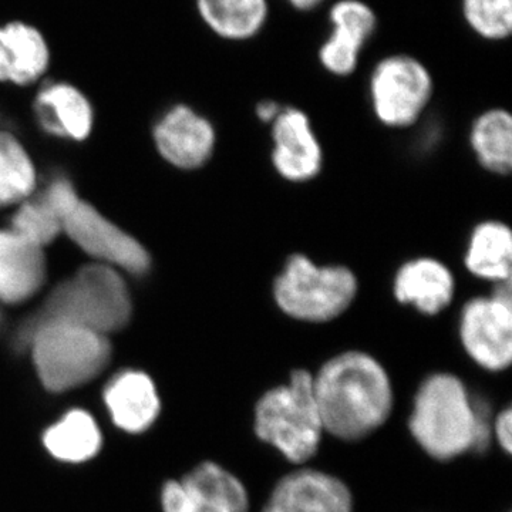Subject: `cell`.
Here are the masks:
<instances>
[{"label":"cell","instance_id":"1","mask_svg":"<svg viewBox=\"0 0 512 512\" xmlns=\"http://www.w3.org/2000/svg\"><path fill=\"white\" fill-rule=\"evenodd\" d=\"M323 430L340 440L365 439L389 419L390 377L375 357L359 350L339 353L313 376Z\"/></svg>","mask_w":512,"mask_h":512},{"label":"cell","instance_id":"2","mask_svg":"<svg viewBox=\"0 0 512 512\" xmlns=\"http://www.w3.org/2000/svg\"><path fill=\"white\" fill-rule=\"evenodd\" d=\"M409 426L419 446L440 461L484 450L493 433L484 404L470 396L457 376L448 373H436L421 383Z\"/></svg>","mask_w":512,"mask_h":512},{"label":"cell","instance_id":"3","mask_svg":"<svg viewBox=\"0 0 512 512\" xmlns=\"http://www.w3.org/2000/svg\"><path fill=\"white\" fill-rule=\"evenodd\" d=\"M130 316V293L123 278L109 265H87L50 292L26 332L60 320L107 336L123 329Z\"/></svg>","mask_w":512,"mask_h":512},{"label":"cell","instance_id":"4","mask_svg":"<svg viewBox=\"0 0 512 512\" xmlns=\"http://www.w3.org/2000/svg\"><path fill=\"white\" fill-rule=\"evenodd\" d=\"M359 295V279L349 266L318 264L305 254H292L275 276L272 296L288 318L326 323L350 309Z\"/></svg>","mask_w":512,"mask_h":512},{"label":"cell","instance_id":"5","mask_svg":"<svg viewBox=\"0 0 512 512\" xmlns=\"http://www.w3.org/2000/svg\"><path fill=\"white\" fill-rule=\"evenodd\" d=\"M254 429L291 463L311 460L325 431L311 373L295 370L288 384L266 392L256 403Z\"/></svg>","mask_w":512,"mask_h":512},{"label":"cell","instance_id":"6","mask_svg":"<svg viewBox=\"0 0 512 512\" xmlns=\"http://www.w3.org/2000/svg\"><path fill=\"white\" fill-rule=\"evenodd\" d=\"M28 335L37 376L50 392L82 386L109 365V339L94 330L53 320L40 323Z\"/></svg>","mask_w":512,"mask_h":512},{"label":"cell","instance_id":"7","mask_svg":"<svg viewBox=\"0 0 512 512\" xmlns=\"http://www.w3.org/2000/svg\"><path fill=\"white\" fill-rule=\"evenodd\" d=\"M433 94V76L414 56L397 53L383 57L370 73V107L384 127L403 130L419 123Z\"/></svg>","mask_w":512,"mask_h":512},{"label":"cell","instance_id":"8","mask_svg":"<svg viewBox=\"0 0 512 512\" xmlns=\"http://www.w3.org/2000/svg\"><path fill=\"white\" fill-rule=\"evenodd\" d=\"M461 345L488 372H503L512 362L511 282L464 303L458 318Z\"/></svg>","mask_w":512,"mask_h":512},{"label":"cell","instance_id":"9","mask_svg":"<svg viewBox=\"0 0 512 512\" xmlns=\"http://www.w3.org/2000/svg\"><path fill=\"white\" fill-rule=\"evenodd\" d=\"M63 229L86 254L104 265L117 266L133 275L146 274L150 268V256L143 245L87 202L79 201L64 218Z\"/></svg>","mask_w":512,"mask_h":512},{"label":"cell","instance_id":"10","mask_svg":"<svg viewBox=\"0 0 512 512\" xmlns=\"http://www.w3.org/2000/svg\"><path fill=\"white\" fill-rule=\"evenodd\" d=\"M164 512H248L247 488L215 463H202L161 493Z\"/></svg>","mask_w":512,"mask_h":512},{"label":"cell","instance_id":"11","mask_svg":"<svg viewBox=\"0 0 512 512\" xmlns=\"http://www.w3.org/2000/svg\"><path fill=\"white\" fill-rule=\"evenodd\" d=\"M274 170L293 184L315 180L323 168V147L311 117L298 107L284 106L271 124Z\"/></svg>","mask_w":512,"mask_h":512},{"label":"cell","instance_id":"12","mask_svg":"<svg viewBox=\"0 0 512 512\" xmlns=\"http://www.w3.org/2000/svg\"><path fill=\"white\" fill-rule=\"evenodd\" d=\"M330 35L319 49V62L333 76L346 77L359 66L363 47L377 28L375 10L363 0H338L329 10Z\"/></svg>","mask_w":512,"mask_h":512},{"label":"cell","instance_id":"13","mask_svg":"<svg viewBox=\"0 0 512 512\" xmlns=\"http://www.w3.org/2000/svg\"><path fill=\"white\" fill-rule=\"evenodd\" d=\"M394 299L426 316L440 315L450 308L457 281L450 266L433 256L409 259L394 272Z\"/></svg>","mask_w":512,"mask_h":512},{"label":"cell","instance_id":"14","mask_svg":"<svg viewBox=\"0 0 512 512\" xmlns=\"http://www.w3.org/2000/svg\"><path fill=\"white\" fill-rule=\"evenodd\" d=\"M262 512H353V498L339 478L303 468L275 485Z\"/></svg>","mask_w":512,"mask_h":512},{"label":"cell","instance_id":"15","mask_svg":"<svg viewBox=\"0 0 512 512\" xmlns=\"http://www.w3.org/2000/svg\"><path fill=\"white\" fill-rule=\"evenodd\" d=\"M158 150L165 160L183 170H195L207 163L217 144L210 121L187 106H175L154 131Z\"/></svg>","mask_w":512,"mask_h":512},{"label":"cell","instance_id":"16","mask_svg":"<svg viewBox=\"0 0 512 512\" xmlns=\"http://www.w3.org/2000/svg\"><path fill=\"white\" fill-rule=\"evenodd\" d=\"M49 42L36 25L23 19L0 23V82L28 86L50 66Z\"/></svg>","mask_w":512,"mask_h":512},{"label":"cell","instance_id":"17","mask_svg":"<svg viewBox=\"0 0 512 512\" xmlns=\"http://www.w3.org/2000/svg\"><path fill=\"white\" fill-rule=\"evenodd\" d=\"M45 279L43 248L19 237L12 229L0 231V299L6 303L28 301L42 288Z\"/></svg>","mask_w":512,"mask_h":512},{"label":"cell","instance_id":"18","mask_svg":"<svg viewBox=\"0 0 512 512\" xmlns=\"http://www.w3.org/2000/svg\"><path fill=\"white\" fill-rule=\"evenodd\" d=\"M104 403L114 424L128 433H143L160 414V397L153 380L137 370L113 377L104 389Z\"/></svg>","mask_w":512,"mask_h":512},{"label":"cell","instance_id":"19","mask_svg":"<svg viewBox=\"0 0 512 512\" xmlns=\"http://www.w3.org/2000/svg\"><path fill=\"white\" fill-rule=\"evenodd\" d=\"M463 262L468 274L480 281L493 286L511 282V228L498 220L477 224L468 237Z\"/></svg>","mask_w":512,"mask_h":512},{"label":"cell","instance_id":"20","mask_svg":"<svg viewBox=\"0 0 512 512\" xmlns=\"http://www.w3.org/2000/svg\"><path fill=\"white\" fill-rule=\"evenodd\" d=\"M35 107L43 127L57 136L83 140L92 130V106L72 84H45L37 93Z\"/></svg>","mask_w":512,"mask_h":512},{"label":"cell","instance_id":"21","mask_svg":"<svg viewBox=\"0 0 512 512\" xmlns=\"http://www.w3.org/2000/svg\"><path fill=\"white\" fill-rule=\"evenodd\" d=\"M195 9L214 35L231 42L259 35L269 18L268 0H195Z\"/></svg>","mask_w":512,"mask_h":512},{"label":"cell","instance_id":"22","mask_svg":"<svg viewBox=\"0 0 512 512\" xmlns=\"http://www.w3.org/2000/svg\"><path fill=\"white\" fill-rule=\"evenodd\" d=\"M477 163L488 173L510 174L512 168V117L510 111L485 110L473 121L468 134Z\"/></svg>","mask_w":512,"mask_h":512},{"label":"cell","instance_id":"23","mask_svg":"<svg viewBox=\"0 0 512 512\" xmlns=\"http://www.w3.org/2000/svg\"><path fill=\"white\" fill-rule=\"evenodd\" d=\"M43 443L57 460L83 463L99 453L103 440L92 414L76 409L45 431Z\"/></svg>","mask_w":512,"mask_h":512},{"label":"cell","instance_id":"24","mask_svg":"<svg viewBox=\"0 0 512 512\" xmlns=\"http://www.w3.org/2000/svg\"><path fill=\"white\" fill-rule=\"evenodd\" d=\"M32 160L12 134L0 133V208L25 200L35 188Z\"/></svg>","mask_w":512,"mask_h":512},{"label":"cell","instance_id":"25","mask_svg":"<svg viewBox=\"0 0 512 512\" xmlns=\"http://www.w3.org/2000/svg\"><path fill=\"white\" fill-rule=\"evenodd\" d=\"M461 12L477 36L501 42L512 33V0H461Z\"/></svg>","mask_w":512,"mask_h":512},{"label":"cell","instance_id":"26","mask_svg":"<svg viewBox=\"0 0 512 512\" xmlns=\"http://www.w3.org/2000/svg\"><path fill=\"white\" fill-rule=\"evenodd\" d=\"M62 229V221L42 197L23 202L12 220V231L40 248L50 244Z\"/></svg>","mask_w":512,"mask_h":512},{"label":"cell","instance_id":"27","mask_svg":"<svg viewBox=\"0 0 512 512\" xmlns=\"http://www.w3.org/2000/svg\"><path fill=\"white\" fill-rule=\"evenodd\" d=\"M40 197L56 212L57 217L62 221V225L64 218L74 210V207L80 201L73 185L67 180H56L55 183L47 187V190Z\"/></svg>","mask_w":512,"mask_h":512},{"label":"cell","instance_id":"28","mask_svg":"<svg viewBox=\"0 0 512 512\" xmlns=\"http://www.w3.org/2000/svg\"><path fill=\"white\" fill-rule=\"evenodd\" d=\"M493 434L498 444L510 454L512 450V410L510 407H507L504 412L495 417Z\"/></svg>","mask_w":512,"mask_h":512},{"label":"cell","instance_id":"29","mask_svg":"<svg viewBox=\"0 0 512 512\" xmlns=\"http://www.w3.org/2000/svg\"><path fill=\"white\" fill-rule=\"evenodd\" d=\"M282 107L284 106H281V104L276 103L274 100L259 101L255 109L256 119L261 121V123L271 126L276 117L279 116V113H281Z\"/></svg>","mask_w":512,"mask_h":512},{"label":"cell","instance_id":"30","mask_svg":"<svg viewBox=\"0 0 512 512\" xmlns=\"http://www.w3.org/2000/svg\"><path fill=\"white\" fill-rule=\"evenodd\" d=\"M288 2L292 8L302 10V12H309V10L316 9L319 5H322L323 0H288Z\"/></svg>","mask_w":512,"mask_h":512}]
</instances>
